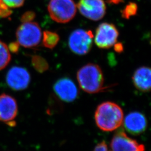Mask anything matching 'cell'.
I'll use <instances>...</instances> for the list:
<instances>
[{
	"mask_svg": "<svg viewBox=\"0 0 151 151\" xmlns=\"http://www.w3.org/2000/svg\"><path fill=\"white\" fill-rule=\"evenodd\" d=\"M35 17V14L32 11H27L22 16L21 22H32Z\"/></svg>",
	"mask_w": 151,
	"mask_h": 151,
	"instance_id": "19",
	"label": "cell"
},
{
	"mask_svg": "<svg viewBox=\"0 0 151 151\" xmlns=\"http://www.w3.org/2000/svg\"><path fill=\"white\" fill-rule=\"evenodd\" d=\"M93 151H109L108 150V147L105 141L101 142L100 143H98L96 146H95Z\"/></svg>",
	"mask_w": 151,
	"mask_h": 151,
	"instance_id": "20",
	"label": "cell"
},
{
	"mask_svg": "<svg viewBox=\"0 0 151 151\" xmlns=\"http://www.w3.org/2000/svg\"><path fill=\"white\" fill-rule=\"evenodd\" d=\"M16 42L27 48L38 46L42 39V30L36 22H23L17 29Z\"/></svg>",
	"mask_w": 151,
	"mask_h": 151,
	"instance_id": "3",
	"label": "cell"
},
{
	"mask_svg": "<svg viewBox=\"0 0 151 151\" xmlns=\"http://www.w3.org/2000/svg\"><path fill=\"white\" fill-rule=\"evenodd\" d=\"M119 32L114 24L103 22L96 29L95 42L100 48L109 49L117 42Z\"/></svg>",
	"mask_w": 151,
	"mask_h": 151,
	"instance_id": "6",
	"label": "cell"
},
{
	"mask_svg": "<svg viewBox=\"0 0 151 151\" xmlns=\"http://www.w3.org/2000/svg\"><path fill=\"white\" fill-rule=\"evenodd\" d=\"M53 90L57 96L62 101L71 103L78 95V90L73 81L68 77L60 78L54 83Z\"/></svg>",
	"mask_w": 151,
	"mask_h": 151,
	"instance_id": "11",
	"label": "cell"
},
{
	"mask_svg": "<svg viewBox=\"0 0 151 151\" xmlns=\"http://www.w3.org/2000/svg\"><path fill=\"white\" fill-rule=\"evenodd\" d=\"M137 10V5L135 3L130 2L128 5L126 6L124 10L122 11V17L125 19H129L131 16L136 15Z\"/></svg>",
	"mask_w": 151,
	"mask_h": 151,
	"instance_id": "17",
	"label": "cell"
},
{
	"mask_svg": "<svg viewBox=\"0 0 151 151\" xmlns=\"http://www.w3.org/2000/svg\"><path fill=\"white\" fill-rule=\"evenodd\" d=\"M124 119L122 109L117 104L106 101L100 104L95 113V123L99 128L104 132L118 129Z\"/></svg>",
	"mask_w": 151,
	"mask_h": 151,
	"instance_id": "1",
	"label": "cell"
},
{
	"mask_svg": "<svg viewBox=\"0 0 151 151\" xmlns=\"http://www.w3.org/2000/svg\"><path fill=\"white\" fill-rule=\"evenodd\" d=\"M108 2L110 4H118L122 2H123V0H108Z\"/></svg>",
	"mask_w": 151,
	"mask_h": 151,
	"instance_id": "23",
	"label": "cell"
},
{
	"mask_svg": "<svg viewBox=\"0 0 151 151\" xmlns=\"http://www.w3.org/2000/svg\"><path fill=\"white\" fill-rule=\"evenodd\" d=\"M50 17L59 23H67L75 16L77 7L73 0H51L48 6Z\"/></svg>",
	"mask_w": 151,
	"mask_h": 151,
	"instance_id": "4",
	"label": "cell"
},
{
	"mask_svg": "<svg viewBox=\"0 0 151 151\" xmlns=\"http://www.w3.org/2000/svg\"><path fill=\"white\" fill-rule=\"evenodd\" d=\"M10 50L13 53H17L19 49V45L17 42H12L10 44L9 46L8 47Z\"/></svg>",
	"mask_w": 151,
	"mask_h": 151,
	"instance_id": "21",
	"label": "cell"
},
{
	"mask_svg": "<svg viewBox=\"0 0 151 151\" xmlns=\"http://www.w3.org/2000/svg\"><path fill=\"white\" fill-rule=\"evenodd\" d=\"M1 1H2V0H0V2H1Z\"/></svg>",
	"mask_w": 151,
	"mask_h": 151,
	"instance_id": "24",
	"label": "cell"
},
{
	"mask_svg": "<svg viewBox=\"0 0 151 151\" xmlns=\"http://www.w3.org/2000/svg\"><path fill=\"white\" fill-rule=\"evenodd\" d=\"M11 60V54L9 47L0 40V70L4 69Z\"/></svg>",
	"mask_w": 151,
	"mask_h": 151,
	"instance_id": "15",
	"label": "cell"
},
{
	"mask_svg": "<svg viewBox=\"0 0 151 151\" xmlns=\"http://www.w3.org/2000/svg\"><path fill=\"white\" fill-rule=\"evenodd\" d=\"M32 63L34 69L39 73H43L49 69L48 63L40 55L32 56Z\"/></svg>",
	"mask_w": 151,
	"mask_h": 151,
	"instance_id": "16",
	"label": "cell"
},
{
	"mask_svg": "<svg viewBox=\"0 0 151 151\" xmlns=\"http://www.w3.org/2000/svg\"><path fill=\"white\" fill-rule=\"evenodd\" d=\"M114 45V50L117 53H120L123 52L124 47L123 44L121 43H116Z\"/></svg>",
	"mask_w": 151,
	"mask_h": 151,
	"instance_id": "22",
	"label": "cell"
},
{
	"mask_svg": "<svg viewBox=\"0 0 151 151\" xmlns=\"http://www.w3.org/2000/svg\"><path fill=\"white\" fill-rule=\"evenodd\" d=\"M123 122L125 129L132 135H140L146 131L147 127L146 116L138 111L128 114Z\"/></svg>",
	"mask_w": 151,
	"mask_h": 151,
	"instance_id": "12",
	"label": "cell"
},
{
	"mask_svg": "<svg viewBox=\"0 0 151 151\" xmlns=\"http://www.w3.org/2000/svg\"><path fill=\"white\" fill-rule=\"evenodd\" d=\"M18 112L16 100L9 95H0V122L14 126Z\"/></svg>",
	"mask_w": 151,
	"mask_h": 151,
	"instance_id": "10",
	"label": "cell"
},
{
	"mask_svg": "<svg viewBox=\"0 0 151 151\" xmlns=\"http://www.w3.org/2000/svg\"><path fill=\"white\" fill-rule=\"evenodd\" d=\"M77 78L80 87L87 93H98L104 88L103 71L96 64L88 63L81 67L77 72Z\"/></svg>",
	"mask_w": 151,
	"mask_h": 151,
	"instance_id": "2",
	"label": "cell"
},
{
	"mask_svg": "<svg viewBox=\"0 0 151 151\" xmlns=\"http://www.w3.org/2000/svg\"><path fill=\"white\" fill-rule=\"evenodd\" d=\"M77 7L83 16L93 21L101 20L106 10L103 0H80Z\"/></svg>",
	"mask_w": 151,
	"mask_h": 151,
	"instance_id": "8",
	"label": "cell"
},
{
	"mask_svg": "<svg viewBox=\"0 0 151 151\" xmlns=\"http://www.w3.org/2000/svg\"><path fill=\"white\" fill-rule=\"evenodd\" d=\"M134 86L139 91L147 92L151 90V71L148 67L142 66L137 69L132 77Z\"/></svg>",
	"mask_w": 151,
	"mask_h": 151,
	"instance_id": "13",
	"label": "cell"
},
{
	"mask_svg": "<svg viewBox=\"0 0 151 151\" xmlns=\"http://www.w3.org/2000/svg\"><path fill=\"white\" fill-rule=\"evenodd\" d=\"M60 41V36L56 32L46 30L43 32V44L46 48L53 49Z\"/></svg>",
	"mask_w": 151,
	"mask_h": 151,
	"instance_id": "14",
	"label": "cell"
},
{
	"mask_svg": "<svg viewBox=\"0 0 151 151\" xmlns=\"http://www.w3.org/2000/svg\"><path fill=\"white\" fill-rule=\"evenodd\" d=\"M7 85L15 91L26 89L30 82V75L28 70L20 66H14L7 72L6 77Z\"/></svg>",
	"mask_w": 151,
	"mask_h": 151,
	"instance_id": "7",
	"label": "cell"
},
{
	"mask_svg": "<svg viewBox=\"0 0 151 151\" xmlns=\"http://www.w3.org/2000/svg\"><path fill=\"white\" fill-rule=\"evenodd\" d=\"M9 8L20 7L23 5L25 0H2Z\"/></svg>",
	"mask_w": 151,
	"mask_h": 151,
	"instance_id": "18",
	"label": "cell"
},
{
	"mask_svg": "<svg viewBox=\"0 0 151 151\" xmlns=\"http://www.w3.org/2000/svg\"><path fill=\"white\" fill-rule=\"evenodd\" d=\"M93 35L91 31L78 29L70 34L68 45L72 52L77 55L87 54L92 48Z\"/></svg>",
	"mask_w": 151,
	"mask_h": 151,
	"instance_id": "5",
	"label": "cell"
},
{
	"mask_svg": "<svg viewBox=\"0 0 151 151\" xmlns=\"http://www.w3.org/2000/svg\"><path fill=\"white\" fill-rule=\"evenodd\" d=\"M110 147L112 151H145V147L125 133L122 129L118 130L112 138Z\"/></svg>",
	"mask_w": 151,
	"mask_h": 151,
	"instance_id": "9",
	"label": "cell"
}]
</instances>
